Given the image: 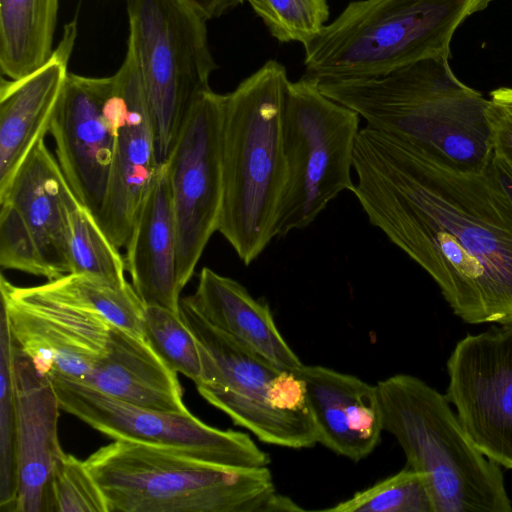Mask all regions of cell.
<instances>
[{"label":"cell","mask_w":512,"mask_h":512,"mask_svg":"<svg viewBox=\"0 0 512 512\" xmlns=\"http://www.w3.org/2000/svg\"><path fill=\"white\" fill-rule=\"evenodd\" d=\"M353 170L369 223L429 274L456 316L512 320V202L492 160L465 169L366 125Z\"/></svg>","instance_id":"obj_1"},{"label":"cell","mask_w":512,"mask_h":512,"mask_svg":"<svg viewBox=\"0 0 512 512\" xmlns=\"http://www.w3.org/2000/svg\"><path fill=\"white\" fill-rule=\"evenodd\" d=\"M318 85L326 96L363 117L367 126L459 167L480 170L492 160L488 99L455 76L447 56L422 59L377 77Z\"/></svg>","instance_id":"obj_2"},{"label":"cell","mask_w":512,"mask_h":512,"mask_svg":"<svg viewBox=\"0 0 512 512\" xmlns=\"http://www.w3.org/2000/svg\"><path fill=\"white\" fill-rule=\"evenodd\" d=\"M288 84L285 67L269 60L224 95L217 231L245 265L275 238L287 177L283 112Z\"/></svg>","instance_id":"obj_3"},{"label":"cell","mask_w":512,"mask_h":512,"mask_svg":"<svg viewBox=\"0 0 512 512\" xmlns=\"http://www.w3.org/2000/svg\"><path fill=\"white\" fill-rule=\"evenodd\" d=\"M85 463L108 512H273L267 467L205 462L164 447L114 440Z\"/></svg>","instance_id":"obj_4"},{"label":"cell","mask_w":512,"mask_h":512,"mask_svg":"<svg viewBox=\"0 0 512 512\" xmlns=\"http://www.w3.org/2000/svg\"><path fill=\"white\" fill-rule=\"evenodd\" d=\"M384 431L423 476L432 512H511L500 465L469 438L446 395L396 374L377 384Z\"/></svg>","instance_id":"obj_5"},{"label":"cell","mask_w":512,"mask_h":512,"mask_svg":"<svg viewBox=\"0 0 512 512\" xmlns=\"http://www.w3.org/2000/svg\"><path fill=\"white\" fill-rule=\"evenodd\" d=\"M492 0H358L304 46L305 74L365 79L422 59L450 57L456 29Z\"/></svg>","instance_id":"obj_6"},{"label":"cell","mask_w":512,"mask_h":512,"mask_svg":"<svg viewBox=\"0 0 512 512\" xmlns=\"http://www.w3.org/2000/svg\"><path fill=\"white\" fill-rule=\"evenodd\" d=\"M179 313L202 358L199 394L260 441L302 449L318 443L303 379L283 370L204 319L180 299Z\"/></svg>","instance_id":"obj_7"},{"label":"cell","mask_w":512,"mask_h":512,"mask_svg":"<svg viewBox=\"0 0 512 512\" xmlns=\"http://www.w3.org/2000/svg\"><path fill=\"white\" fill-rule=\"evenodd\" d=\"M0 293L12 343L52 379L83 383L107 353L116 327L106 317L111 285L69 273L18 287L2 274Z\"/></svg>","instance_id":"obj_8"},{"label":"cell","mask_w":512,"mask_h":512,"mask_svg":"<svg viewBox=\"0 0 512 512\" xmlns=\"http://www.w3.org/2000/svg\"><path fill=\"white\" fill-rule=\"evenodd\" d=\"M129 47L139 69L158 165L167 162L184 121L217 69L206 20L183 0H126Z\"/></svg>","instance_id":"obj_9"},{"label":"cell","mask_w":512,"mask_h":512,"mask_svg":"<svg viewBox=\"0 0 512 512\" xmlns=\"http://www.w3.org/2000/svg\"><path fill=\"white\" fill-rule=\"evenodd\" d=\"M360 116L303 76L287 87L283 112L286 183L275 237L309 226L343 191L353 192V155Z\"/></svg>","instance_id":"obj_10"},{"label":"cell","mask_w":512,"mask_h":512,"mask_svg":"<svg viewBox=\"0 0 512 512\" xmlns=\"http://www.w3.org/2000/svg\"><path fill=\"white\" fill-rule=\"evenodd\" d=\"M61 409L114 440L146 443L228 467H267L270 457L247 433L220 430L191 413L133 405L82 383L53 378Z\"/></svg>","instance_id":"obj_11"},{"label":"cell","mask_w":512,"mask_h":512,"mask_svg":"<svg viewBox=\"0 0 512 512\" xmlns=\"http://www.w3.org/2000/svg\"><path fill=\"white\" fill-rule=\"evenodd\" d=\"M224 95L210 89L194 102L166 162L183 289L217 231L223 196L221 126Z\"/></svg>","instance_id":"obj_12"},{"label":"cell","mask_w":512,"mask_h":512,"mask_svg":"<svg viewBox=\"0 0 512 512\" xmlns=\"http://www.w3.org/2000/svg\"><path fill=\"white\" fill-rule=\"evenodd\" d=\"M445 394L469 438L512 470V320L469 334L448 361Z\"/></svg>","instance_id":"obj_13"},{"label":"cell","mask_w":512,"mask_h":512,"mask_svg":"<svg viewBox=\"0 0 512 512\" xmlns=\"http://www.w3.org/2000/svg\"><path fill=\"white\" fill-rule=\"evenodd\" d=\"M107 108L114 143L108 189L97 221L110 240L125 248L159 167L154 131L132 50L108 77Z\"/></svg>","instance_id":"obj_14"},{"label":"cell","mask_w":512,"mask_h":512,"mask_svg":"<svg viewBox=\"0 0 512 512\" xmlns=\"http://www.w3.org/2000/svg\"><path fill=\"white\" fill-rule=\"evenodd\" d=\"M108 77L68 73L48 133L77 199L98 218L107 193L114 143Z\"/></svg>","instance_id":"obj_15"},{"label":"cell","mask_w":512,"mask_h":512,"mask_svg":"<svg viewBox=\"0 0 512 512\" xmlns=\"http://www.w3.org/2000/svg\"><path fill=\"white\" fill-rule=\"evenodd\" d=\"M10 348L18 464L15 512H54L53 474L64 453L57 432L61 407L52 378L11 338Z\"/></svg>","instance_id":"obj_16"},{"label":"cell","mask_w":512,"mask_h":512,"mask_svg":"<svg viewBox=\"0 0 512 512\" xmlns=\"http://www.w3.org/2000/svg\"><path fill=\"white\" fill-rule=\"evenodd\" d=\"M77 37L73 20L50 58L19 79L0 84V195L33 150L44 139L68 76V63Z\"/></svg>","instance_id":"obj_17"},{"label":"cell","mask_w":512,"mask_h":512,"mask_svg":"<svg viewBox=\"0 0 512 512\" xmlns=\"http://www.w3.org/2000/svg\"><path fill=\"white\" fill-rule=\"evenodd\" d=\"M294 371L305 383L318 443L354 462L369 456L384 431L377 385L320 365Z\"/></svg>","instance_id":"obj_18"},{"label":"cell","mask_w":512,"mask_h":512,"mask_svg":"<svg viewBox=\"0 0 512 512\" xmlns=\"http://www.w3.org/2000/svg\"><path fill=\"white\" fill-rule=\"evenodd\" d=\"M3 200L11 202L21 214L53 279L69 274L70 215L81 203L44 139L35 145L0 195Z\"/></svg>","instance_id":"obj_19"},{"label":"cell","mask_w":512,"mask_h":512,"mask_svg":"<svg viewBox=\"0 0 512 512\" xmlns=\"http://www.w3.org/2000/svg\"><path fill=\"white\" fill-rule=\"evenodd\" d=\"M125 249L126 270L143 304L179 312L182 288L166 163L156 171Z\"/></svg>","instance_id":"obj_20"},{"label":"cell","mask_w":512,"mask_h":512,"mask_svg":"<svg viewBox=\"0 0 512 512\" xmlns=\"http://www.w3.org/2000/svg\"><path fill=\"white\" fill-rule=\"evenodd\" d=\"M210 324L283 370L303 363L277 328L269 305L238 281L204 267L194 294L186 297Z\"/></svg>","instance_id":"obj_21"},{"label":"cell","mask_w":512,"mask_h":512,"mask_svg":"<svg viewBox=\"0 0 512 512\" xmlns=\"http://www.w3.org/2000/svg\"><path fill=\"white\" fill-rule=\"evenodd\" d=\"M140 407L188 414L177 373L145 341L118 326L110 347L82 383Z\"/></svg>","instance_id":"obj_22"},{"label":"cell","mask_w":512,"mask_h":512,"mask_svg":"<svg viewBox=\"0 0 512 512\" xmlns=\"http://www.w3.org/2000/svg\"><path fill=\"white\" fill-rule=\"evenodd\" d=\"M59 0H0V70L22 78L53 52Z\"/></svg>","instance_id":"obj_23"},{"label":"cell","mask_w":512,"mask_h":512,"mask_svg":"<svg viewBox=\"0 0 512 512\" xmlns=\"http://www.w3.org/2000/svg\"><path fill=\"white\" fill-rule=\"evenodd\" d=\"M70 273L114 286H125L126 263L96 217L83 205L70 215Z\"/></svg>","instance_id":"obj_24"},{"label":"cell","mask_w":512,"mask_h":512,"mask_svg":"<svg viewBox=\"0 0 512 512\" xmlns=\"http://www.w3.org/2000/svg\"><path fill=\"white\" fill-rule=\"evenodd\" d=\"M143 335L162 361L195 385L203 378L198 342L179 312L159 306H145Z\"/></svg>","instance_id":"obj_25"},{"label":"cell","mask_w":512,"mask_h":512,"mask_svg":"<svg viewBox=\"0 0 512 512\" xmlns=\"http://www.w3.org/2000/svg\"><path fill=\"white\" fill-rule=\"evenodd\" d=\"M18 493L16 410L11 366L10 335L0 317V509L15 512Z\"/></svg>","instance_id":"obj_26"},{"label":"cell","mask_w":512,"mask_h":512,"mask_svg":"<svg viewBox=\"0 0 512 512\" xmlns=\"http://www.w3.org/2000/svg\"><path fill=\"white\" fill-rule=\"evenodd\" d=\"M323 511L432 512V505L423 476L408 466Z\"/></svg>","instance_id":"obj_27"},{"label":"cell","mask_w":512,"mask_h":512,"mask_svg":"<svg viewBox=\"0 0 512 512\" xmlns=\"http://www.w3.org/2000/svg\"><path fill=\"white\" fill-rule=\"evenodd\" d=\"M280 42L313 39L329 17L326 0H245Z\"/></svg>","instance_id":"obj_28"},{"label":"cell","mask_w":512,"mask_h":512,"mask_svg":"<svg viewBox=\"0 0 512 512\" xmlns=\"http://www.w3.org/2000/svg\"><path fill=\"white\" fill-rule=\"evenodd\" d=\"M54 512H108L106 499L85 461L65 452L52 481Z\"/></svg>","instance_id":"obj_29"},{"label":"cell","mask_w":512,"mask_h":512,"mask_svg":"<svg viewBox=\"0 0 512 512\" xmlns=\"http://www.w3.org/2000/svg\"><path fill=\"white\" fill-rule=\"evenodd\" d=\"M0 265L53 279L35 239L16 207L9 201H0Z\"/></svg>","instance_id":"obj_30"},{"label":"cell","mask_w":512,"mask_h":512,"mask_svg":"<svg viewBox=\"0 0 512 512\" xmlns=\"http://www.w3.org/2000/svg\"><path fill=\"white\" fill-rule=\"evenodd\" d=\"M487 119L493 153L512 173V87H500L491 91Z\"/></svg>","instance_id":"obj_31"},{"label":"cell","mask_w":512,"mask_h":512,"mask_svg":"<svg viewBox=\"0 0 512 512\" xmlns=\"http://www.w3.org/2000/svg\"><path fill=\"white\" fill-rule=\"evenodd\" d=\"M200 17L208 21L218 18L245 0H183Z\"/></svg>","instance_id":"obj_32"},{"label":"cell","mask_w":512,"mask_h":512,"mask_svg":"<svg viewBox=\"0 0 512 512\" xmlns=\"http://www.w3.org/2000/svg\"><path fill=\"white\" fill-rule=\"evenodd\" d=\"M492 166L495 177L512 202V173L493 153Z\"/></svg>","instance_id":"obj_33"}]
</instances>
